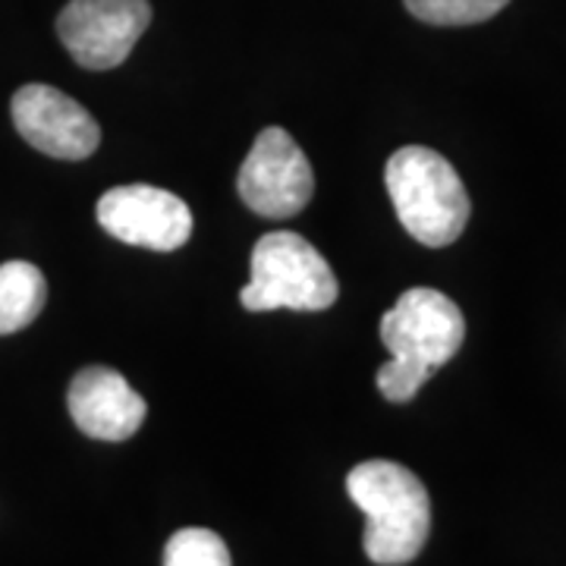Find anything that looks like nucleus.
Listing matches in <instances>:
<instances>
[{"label": "nucleus", "mask_w": 566, "mask_h": 566, "mask_svg": "<svg viewBox=\"0 0 566 566\" xmlns=\"http://www.w3.org/2000/svg\"><path fill=\"white\" fill-rule=\"evenodd\" d=\"M465 340L460 305L441 290L412 286L381 318V344L394 356L378 368V390L390 403H409Z\"/></svg>", "instance_id": "f257e3e1"}, {"label": "nucleus", "mask_w": 566, "mask_h": 566, "mask_svg": "<svg viewBox=\"0 0 566 566\" xmlns=\"http://www.w3.org/2000/svg\"><path fill=\"white\" fill-rule=\"evenodd\" d=\"M353 504L365 513L363 547L378 566H403L422 554L431 501L422 479L390 460H365L346 475Z\"/></svg>", "instance_id": "f03ea898"}, {"label": "nucleus", "mask_w": 566, "mask_h": 566, "mask_svg": "<svg viewBox=\"0 0 566 566\" xmlns=\"http://www.w3.org/2000/svg\"><path fill=\"white\" fill-rule=\"evenodd\" d=\"M385 182L394 211L412 240L431 249L460 240L472 205L460 174L444 155L422 145H406L390 155Z\"/></svg>", "instance_id": "7ed1b4c3"}, {"label": "nucleus", "mask_w": 566, "mask_h": 566, "mask_svg": "<svg viewBox=\"0 0 566 566\" xmlns=\"http://www.w3.org/2000/svg\"><path fill=\"white\" fill-rule=\"evenodd\" d=\"M340 283L331 264L300 233H268L252 249V281L240 293L249 312H324L337 303Z\"/></svg>", "instance_id": "20e7f679"}, {"label": "nucleus", "mask_w": 566, "mask_h": 566, "mask_svg": "<svg viewBox=\"0 0 566 566\" xmlns=\"http://www.w3.org/2000/svg\"><path fill=\"white\" fill-rule=\"evenodd\" d=\"M237 189L245 208H252L259 218L283 221L312 202L315 174L296 139L281 126H268L245 155Z\"/></svg>", "instance_id": "39448f33"}, {"label": "nucleus", "mask_w": 566, "mask_h": 566, "mask_svg": "<svg viewBox=\"0 0 566 566\" xmlns=\"http://www.w3.org/2000/svg\"><path fill=\"white\" fill-rule=\"evenodd\" d=\"M151 25L148 0H70L57 17V35L82 70L120 66Z\"/></svg>", "instance_id": "423d86ee"}, {"label": "nucleus", "mask_w": 566, "mask_h": 566, "mask_svg": "<svg viewBox=\"0 0 566 566\" xmlns=\"http://www.w3.org/2000/svg\"><path fill=\"white\" fill-rule=\"evenodd\" d=\"M98 223L120 243L174 252L189 243L192 211L180 196L167 189L129 182L104 192L98 202Z\"/></svg>", "instance_id": "0eeeda50"}, {"label": "nucleus", "mask_w": 566, "mask_h": 566, "mask_svg": "<svg viewBox=\"0 0 566 566\" xmlns=\"http://www.w3.org/2000/svg\"><path fill=\"white\" fill-rule=\"evenodd\" d=\"M10 111L17 133L48 158L82 161L95 155V148L102 145V129L95 117L54 85H41V82L22 85L13 95Z\"/></svg>", "instance_id": "6e6552de"}, {"label": "nucleus", "mask_w": 566, "mask_h": 566, "mask_svg": "<svg viewBox=\"0 0 566 566\" xmlns=\"http://www.w3.org/2000/svg\"><path fill=\"white\" fill-rule=\"evenodd\" d=\"M70 416L82 434L95 441H126L148 416V406L120 371L92 365L73 378L66 394Z\"/></svg>", "instance_id": "1a4fd4ad"}, {"label": "nucleus", "mask_w": 566, "mask_h": 566, "mask_svg": "<svg viewBox=\"0 0 566 566\" xmlns=\"http://www.w3.org/2000/svg\"><path fill=\"white\" fill-rule=\"evenodd\" d=\"M48 300V283L35 264H0V337L35 322Z\"/></svg>", "instance_id": "9d476101"}, {"label": "nucleus", "mask_w": 566, "mask_h": 566, "mask_svg": "<svg viewBox=\"0 0 566 566\" xmlns=\"http://www.w3.org/2000/svg\"><path fill=\"white\" fill-rule=\"evenodd\" d=\"M164 566H233L223 538L211 528H180L164 547Z\"/></svg>", "instance_id": "9b49d317"}, {"label": "nucleus", "mask_w": 566, "mask_h": 566, "mask_svg": "<svg viewBox=\"0 0 566 566\" xmlns=\"http://www.w3.org/2000/svg\"><path fill=\"white\" fill-rule=\"evenodd\" d=\"M406 10L428 25H475L497 17L510 0H403Z\"/></svg>", "instance_id": "f8f14e48"}]
</instances>
